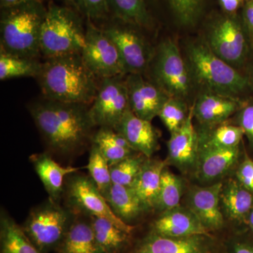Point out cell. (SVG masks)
<instances>
[{
  "instance_id": "cell-32",
  "label": "cell",
  "mask_w": 253,
  "mask_h": 253,
  "mask_svg": "<svg viewBox=\"0 0 253 253\" xmlns=\"http://www.w3.org/2000/svg\"><path fill=\"white\" fill-rule=\"evenodd\" d=\"M110 10L125 23L139 26H147L151 17L144 0H109Z\"/></svg>"
},
{
  "instance_id": "cell-27",
  "label": "cell",
  "mask_w": 253,
  "mask_h": 253,
  "mask_svg": "<svg viewBox=\"0 0 253 253\" xmlns=\"http://www.w3.org/2000/svg\"><path fill=\"white\" fill-rule=\"evenodd\" d=\"M95 238L103 253H119L127 246L131 233L105 218L90 217Z\"/></svg>"
},
{
  "instance_id": "cell-17",
  "label": "cell",
  "mask_w": 253,
  "mask_h": 253,
  "mask_svg": "<svg viewBox=\"0 0 253 253\" xmlns=\"http://www.w3.org/2000/svg\"><path fill=\"white\" fill-rule=\"evenodd\" d=\"M151 232L165 237L211 236L189 208L179 206L161 212L151 224Z\"/></svg>"
},
{
  "instance_id": "cell-9",
  "label": "cell",
  "mask_w": 253,
  "mask_h": 253,
  "mask_svg": "<svg viewBox=\"0 0 253 253\" xmlns=\"http://www.w3.org/2000/svg\"><path fill=\"white\" fill-rule=\"evenodd\" d=\"M85 44L81 54L88 68L97 78L126 76L122 60L116 44L105 33L87 18Z\"/></svg>"
},
{
  "instance_id": "cell-12",
  "label": "cell",
  "mask_w": 253,
  "mask_h": 253,
  "mask_svg": "<svg viewBox=\"0 0 253 253\" xmlns=\"http://www.w3.org/2000/svg\"><path fill=\"white\" fill-rule=\"evenodd\" d=\"M118 50L126 75L142 74L154 59L151 46L137 32L119 25L104 29Z\"/></svg>"
},
{
  "instance_id": "cell-21",
  "label": "cell",
  "mask_w": 253,
  "mask_h": 253,
  "mask_svg": "<svg viewBox=\"0 0 253 253\" xmlns=\"http://www.w3.org/2000/svg\"><path fill=\"white\" fill-rule=\"evenodd\" d=\"M220 206L224 217L234 222H246L253 208V194L236 178H229L222 184Z\"/></svg>"
},
{
  "instance_id": "cell-31",
  "label": "cell",
  "mask_w": 253,
  "mask_h": 253,
  "mask_svg": "<svg viewBox=\"0 0 253 253\" xmlns=\"http://www.w3.org/2000/svg\"><path fill=\"white\" fill-rule=\"evenodd\" d=\"M184 189V179L164 168L156 210L160 212L180 206Z\"/></svg>"
},
{
  "instance_id": "cell-34",
  "label": "cell",
  "mask_w": 253,
  "mask_h": 253,
  "mask_svg": "<svg viewBox=\"0 0 253 253\" xmlns=\"http://www.w3.org/2000/svg\"><path fill=\"white\" fill-rule=\"evenodd\" d=\"M87 169L91 179L105 198L113 185L110 166L104 155L94 144L91 146Z\"/></svg>"
},
{
  "instance_id": "cell-11",
  "label": "cell",
  "mask_w": 253,
  "mask_h": 253,
  "mask_svg": "<svg viewBox=\"0 0 253 253\" xmlns=\"http://www.w3.org/2000/svg\"><path fill=\"white\" fill-rule=\"evenodd\" d=\"M67 196L70 204L78 211L90 217L109 219L128 232L134 230V226L126 224L115 214L90 176H71L67 183Z\"/></svg>"
},
{
  "instance_id": "cell-6",
  "label": "cell",
  "mask_w": 253,
  "mask_h": 253,
  "mask_svg": "<svg viewBox=\"0 0 253 253\" xmlns=\"http://www.w3.org/2000/svg\"><path fill=\"white\" fill-rule=\"evenodd\" d=\"M73 221L72 213L49 199L32 210L22 228L35 246L46 253L57 249Z\"/></svg>"
},
{
  "instance_id": "cell-15",
  "label": "cell",
  "mask_w": 253,
  "mask_h": 253,
  "mask_svg": "<svg viewBox=\"0 0 253 253\" xmlns=\"http://www.w3.org/2000/svg\"><path fill=\"white\" fill-rule=\"evenodd\" d=\"M241 158V148H217L199 146L197 167L194 175L204 184L222 181L236 169Z\"/></svg>"
},
{
  "instance_id": "cell-25",
  "label": "cell",
  "mask_w": 253,
  "mask_h": 253,
  "mask_svg": "<svg viewBox=\"0 0 253 253\" xmlns=\"http://www.w3.org/2000/svg\"><path fill=\"white\" fill-rule=\"evenodd\" d=\"M105 199L115 214L129 225L146 212L140 200L129 186L113 184Z\"/></svg>"
},
{
  "instance_id": "cell-26",
  "label": "cell",
  "mask_w": 253,
  "mask_h": 253,
  "mask_svg": "<svg viewBox=\"0 0 253 253\" xmlns=\"http://www.w3.org/2000/svg\"><path fill=\"white\" fill-rule=\"evenodd\" d=\"M0 253H42L10 216L1 212Z\"/></svg>"
},
{
  "instance_id": "cell-14",
  "label": "cell",
  "mask_w": 253,
  "mask_h": 253,
  "mask_svg": "<svg viewBox=\"0 0 253 253\" xmlns=\"http://www.w3.org/2000/svg\"><path fill=\"white\" fill-rule=\"evenodd\" d=\"M222 184L223 181H219L209 185H193L186 193V207L209 232L220 230L225 223L220 206Z\"/></svg>"
},
{
  "instance_id": "cell-28",
  "label": "cell",
  "mask_w": 253,
  "mask_h": 253,
  "mask_svg": "<svg viewBox=\"0 0 253 253\" xmlns=\"http://www.w3.org/2000/svg\"><path fill=\"white\" fill-rule=\"evenodd\" d=\"M92 141L104 155L110 166L137 153L121 134L111 128L100 127L92 136Z\"/></svg>"
},
{
  "instance_id": "cell-16",
  "label": "cell",
  "mask_w": 253,
  "mask_h": 253,
  "mask_svg": "<svg viewBox=\"0 0 253 253\" xmlns=\"http://www.w3.org/2000/svg\"><path fill=\"white\" fill-rule=\"evenodd\" d=\"M129 108L138 117L151 121L159 116L169 99L156 83L146 81L142 74H128L126 78Z\"/></svg>"
},
{
  "instance_id": "cell-43",
  "label": "cell",
  "mask_w": 253,
  "mask_h": 253,
  "mask_svg": "<svg viewBox=\"0 0 253 253\" xmlns=\"http://www.w3.org/2000/svg\"><path fill=\"white\" fill-rule=\"evenodd\" d=\"M31 1L42 2L43 0H0V6L1 8L10 7V6L31 2Z\"/></svg>"
},
{
  "instance_id": "cell-35",
  "label": "cell",
  "mask_w": 253,
  "mask_h": 253,
  "mask_svg": "<svg viewBox=\"0 0 253 253\" xmlns=\"http://www.w3.org/2000/svg\"><path fill=\"white\" fill-rule=\"evenodd\" d=\"M190 109H188L184 99L169 97L165 103L158 117L172 133L180 128L189 116Z\"/></svg>"
},
{
  "instance_id": "cell-8",
  "label": "cell",
  "mask_w": 253,
  "mask_h": 253,
  "mask_svg": "<svg viewBox=\"0 0 253 253\" xmlns=\"http://www.w3.org/2000/svg\"><path fill=\"white\" fill-rule=\"evenodd\" d=\"M250 42L242 21L234 16H225L212 25L206 44L216 56L238 69L247 61Z\"/></svg>"
},
{
  "instance_id": "cell-33",
  "label": "cell",
  "mask_w": 253,
  "mask_h": 253,
  "mask_svg": "<svg viewBox=\"0 0 253 253\" xmlns=\"http://www.w3.org/2000/svg\"><path fill=\"white\" fill-rule=\"evenodd\" d=\"M147 158L136 153L110 166L113 184L131 187Z\"/></svg>"
},
{
  "instance_id": "cell-37",
  "label": "cell",
  "mask_w": 253,
  "mask_h": 253,
  "mask_svg": "<svg viewBox=\"0 0 253 253\" xmlns=\"http://www.w3.org/2000/svg\"><path fill=\"white\" fill-rule=\"evenodd\" d=\"M75 1H76V9L81 11L91 21L106 17L110 11L109 0H75Z\"/></svg>"
},
{
  "instance_id": "cell-22",
  "label": "cell",
  "mask_w": 253,
  "mask_h": 253,
  "mask_svg": "<svg viewBox=\"0 0 253 253\" xmlns=\"http://www.w3.org/2000/svg\"><path fill=\"white\" fill-rule=\"evenodd\" d=\"M166 161L147 158L131 188L140 200L145 211L156 210Z\"/></svg>"
},
{
  "instance_id": "cell-40",
  "label": "cell",
  "mask_w": 253,
  "mask_h": 253,
  "mask_svg": "<svg viewBox=\"0 0 253 253\" xmlns=\"http://www.w3.org/2000/svg\"><path fill=\"white\" fill-rule=\"evenodd\" d=\"M243 24L251 42H253V0H248L242 13Z\"/></svg>"
},
{
  "instance_id": "cell-29",
  "label": "cell",
  "mask_w": 253,
  "mask_h": 253,
  "mask_svg": "<svg viewBox=\"0 0 253 253\" xmlns=\"http://www.w3.org/2000/svg\"><path fill=\"white\" fill-rule=\"evenodd\" d=\"M199 133V146L217 148H234L240 146L245 135L244 129L237 125L225 123L206 127Z\"/></svg>"
},
{
  "instance_id": "cell-24",
  "label": "cell",
  "mask_w": 253,
  "mask_h": 253,
  "mask_svg": "<svg viewBox=\"0 0 253 253\" xmlns=\"http://www.w3.org/2000/svg\"><path fill=\"white\" fill-rule=\"evenodd\" d=\"M56 250L58 253H103L95 238L90 221H73Z\"/></svg>"
},
{
  "instance_id": "cell-45",
  "label": "cell",
  "mask_w": 253,
  "mask_h": 253,
  "mask_svg": "<svg viewBox=\"0 0 253 253\" xmlns=\"http://www.w3.org/2000/svg\"><path fill=\"white\" fill-rule=\"evenodd\" d=\"M63 1L67 2L68 4H71V6H73L76 9V1L75 0H63Z\"/></svg>"
},
{
  "instance_id": "cell-18",
  "label": "cell",
  "mask_w": 253,
  "mask_h": 253,
  "mask_svg": "<svg viewBox=\"0 0 253 253\" xmlns=\"http://www.w3.org/2000/svg\"><path fill=\"white\" fill-rule=\"evenodd\" d=\"M212 236L165 237L150 232L141 240L134 253H212Z\"/></svg>"
},
{
  "instance_id": "cell-41",
  "label": "cell",
  "mask_w": 253,
  "mask_h": 253,
  "mask_svg": "<svg viewBox=\"0 0 253 253\" xmlns=\"http://www.w3.org/2000/svg\"><path fill=\"white\" fill-rule=\"evenodd\" d=\"M228 253H253V244L247 241H231L228 246Z\"/></svg>"
},
{
  "instance_id": "cell-7",
  "label": "cell",
  "mask_w": 253,
  "mask_h": 253,
  "mask_svg": "<svg viewBox=\"0 0 253 253\" xmlns=\"http://www.w3.org/2000/svg\"><path fill=\"white\" fill-rule=\"evenodd\" d=\"M155 56V83L169 97L185 99L191 89V74L175 43L170 39L165 40Z\"/></svg>"
},
{
  "instance_id": "cell-4",
  "label": "cell",
  "mask_w": 253,
  "mask_h": 253,
  "mask_svg": "<svg viewBox=\"0 0 253 253\" xmlns=\"http://www.w3.org/2000/svg\"><path fill=\"white\" fill-rule=\"evenodd\" d=\"M189 59L195 78L210 92L240 99L253 89L251 78L216 56L207 44H191Z\"/></svg>"
},
{
  "instance_id": "cell-1",
  "label": "cell",
  "mask_w": 253,
  "mask_h": 253,
  "mask_svg": "<svg viewBox=\"0 0 253 253\" xmlns=\"http://www.w3.org/2000/svg\"><path fill=\"white\" fill-rule=\"evenodd\" d=\"M88 106L44 98L33 103L29 111L49 147L59 154H70L90 139L94 125Z\"/></svg>"
},
{
  "instance_id": "cell-13",
  "label": "cell",
  "mask_w": 253,
  "mask_h": 253,
  "mask_svg": "<svg viewBox=\"0 0 253 253\" xmlns=\"http://www.w3.org/2000/svg\"><path fill=\"white\" fill-rule=\"evenodd\" d=\"M194 118L192 106L182 126L171 133L168 142V158L165 161L185 174H195L199 158V133L194 126Z\"/></svg>"
},
{
  "instance_id": "cell-38",
  "label": "cell",
  "mask_w": 253,
  "mask_h": 253,
  "mask_svg": "<svg viewBox=\"0 0 253 253\" xmlns=\"http://www.w3.org/2000/svg\"><path fill=\"white\" fill-rule=\"evenodd\" d=\"M236 125L244 129L250 146L253 149V99L244 101L236 113Z\"/></svg>"
},
{
  "instance_id": "cell-2",
  "label": "cell",
  "mask_w": 253,
  "mask_h": 253,
  "mask_svg": "<svg viewBox=\"0 0 253 253\" xmlns=\"http://www.w3.org/2000/svg\"><path fill=\"white\" fill-rule=\"evenodd\" d=\"M37 79L44 98L61 102L90 104L99 88L81 53L47 58Z\"/></svg>"
},
{
  "instance_id": "cell-19",
  "label": "cell",
  "mask_w": 253,
  "mask_h": 253,
  "mask_svg": "<svg viewBox=\"0 0 253 253\" xmlns=\"http://www.w3.org/2000/svg\"><path fill=\"white\" fill-rule=\"evenodd\" d=\"M244 103L238 98L207 91L201 94L193 106L194 116L205 127H212L226 123Z\"/></svg>"
},
{
  "instance_id": "cell-46",
  "label": "cell",
  "mask_w": 253,
  "mask_h": 253,
  "mask_svg": "<svg viewBox=\"0 0 253 253\" xmlns=\"http://www.w3.org/2000/svg\"><path fill=\"white\" fill-rule=\"evenodd\" d=\"M251 78V81H252L253 84V62L252 65V69H251V77H249Z\"/></svg>"
},
{
  "instance_id": "cell-39",
  "label": "cell",
  "mask_w": 253,
  "mask_h": 253,
  "mask_svg": "<svg viewBox=\"0 0 253 253\" xmlns=\"http://www.w3.org/2000/svg\"><path fill=\"white\" fill-rule=\"evenodd\" d=\"M236 179L253 194V160L245 152L236 169Z\"/></svg>"
},
{
  "instance_id": "cell-42",
  "label": "cell",
  "mask_w": 253,
  "mask_h": 253,
  "mask_svg": "<svg viewBox=\"0 0 253 253\" xmlns=\"http://www.w3.org/2000/svg\"><path fill=\"white\" fill-rule=\"evenodd\" d=\"M221 7L229 14L235 12L239 7L242 0H219Z\"/></svg>"
},
{
  "instance_id": "cell-20",
  "label": "cell",
  "mask_w": 253,
  "mask_h": 253,
  "mask_svg": "<svg viewBox=\"0 0 253 253\" xmlns=\"http://www.w3.org/2000/svg\"><path fill=\"white\" fill-rule=\"evenodd\" d=\"M115 130L118 131L137 153L151 158L157 151L158 134L151 121L136 116L130 109L124 116Z\"/></svg>"
},
{
  "instance_id": "cell-10",
  "label": "cell",
  "mask_w": 253,
  "mask_h": 253,
  "mask_svg": "<svg viewBox=\"0 0 253 253\" xmlns=\"http://www.w3.org/2000/svg\"><path fill=\"white\" fill-rule=\"evenodd\" d=\"M125 76L101 79L89 115L94 126L115 129L130 109Z\"/></svg>"
},
{
  "instance_id": "cell-36",
  "label": "cell",
  "mask_w": 253,
  "mask_h": 253,
  "mask_svg": "<svg viewBox=\"0 0 253 253\" xmlns=\"http://www.w3.org/2000/svg\"><path fill=\"white\" fill-rule=\"evenodd\" d=\"M178 21L183 25L192 24L199 17L204 0H166Z\"/></svg>"
},
{
  "instance_id": "cell-5",
  "label": "cell",
  "mask_w": 253,
  "mask_h": 253,
  "mask_svg": "<svg viewBox=\"0 0 253 253\" xmlns=\"http://www.w3.org/2000/svg\"><path fill=\"white\" fill-rule=\"evenodd\" d=\"M86 30L74 10L51 3L42 26L41 54L47 58L81 53Z\"/></svg>"
},
{
  "instance_id": "cell-30",
  "label": "cell",
  "mask_w": 253,
  "mask_h": 253,
  "mask_svg": "<svg viewBox=\"0 0 253 253\" xmlns=\"http://www.w3.org/2000/svg\"><path fill=\"white\" fill-rule=\"evenodd\" d=\"M42 63L36 59L22 57L0 51V80L32 77L38 78Z\"/></svg>"
},
{
  "instance_id": "cell-44",
  "label": "cell",
  "mask_w": 253,
  "mask_h": 253,
  "mask_svg": "<svg viewBox=\"0 0 253 253\" xmlns=\"http://www.w3.org/2000/svg\"><path fill=\"white\" fill-rule=\"evenodd\" d=\"M248 226L253 233V208L252 211L250 212L249 217H248L247 221H246Z\"/></svg>"
},
{
  "instance_id": "cell-3",
  "label": "cell",
  "mask_w": 253,
  "mask_h": 253,
  "mask_svg": "<svg viewBox=\"0 0 253 253\" xmlns=\"http://www.w3.org/2000/svg\"><path fill=\"white\" fill-rule=\"evenodd\" d=\"M46 13L42 2L38 1L1 8V50L37 59L41 54L42 26Z\"/></svg>"
},
{
  "instance_id": "cell-23",
  "label": "cell",
  "mask_w": 253,
  "mask_h": 253,
  "mask_svg": "<svg viewBox=\"0 0 253 253\" xmlns=\"http://www.w3.org/2000/svg\"><path fill=\"white\" fill-rule=\"evenodd\" d=\"M37 174L41 179L49 199L59 203L63 192V181L66 176L77 172L78 168L63 167L46 154L31 156Z\"/></svg>"
}]
</instances>
